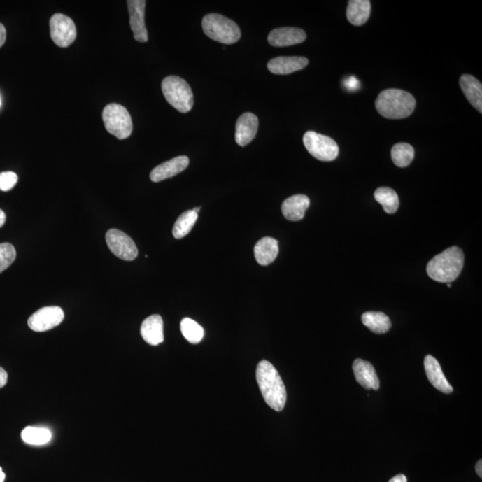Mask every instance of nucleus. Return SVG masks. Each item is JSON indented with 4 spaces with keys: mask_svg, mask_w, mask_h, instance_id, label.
<instances>
[{
    "mask_svg": "<svg viewBox=\"0 0 482 482\" xmlns=\"http://www.w3.org/2000/svg\"><path fill=\"white\" fill-rule=\"evenodd\" d=\"M257 380L265 402L277 412L285 406L287 392L283 378L273 364L261 361L257 368Z\"/></svg>",
    "mask_w": 482,
    "mask_h": 482,
    "instance_id": "obj_1",
    "label": "nucleus"
},
{
    "mask_svg": "<svg viewBox=\"0 0 482 482\" xmlns=\"http://www.w3.org/2000/svg\"><path fill=\"white\" fill-rule=\"evenodd\" d=\"M464 264L465 255L462 249L454 246L433 257L427 264L426 271L430 279L451 283L458 279Z\"/></svg>",
    "mask_w": 482,
    "mask_h": 482,
    "instance_id": "obj_2",
    "label": "nucleus"
},
{
    "mask_svg": "<svg viewBox=\"0 0 482 482\" xmlns=\"http://www.w3.org/2000/svg\"><path fill=\"white\" fill-rule=\"evenodd\" d=\"M415 97L402 90L388 89L378 96L375 106L378 114L388 119H404L415 111Z\"/></svg>",
    "mask_w": 482,
    "mask_h": 482,
    "instance_id": "obj_3",
    "label": "nucleus"
},
{
    "mask_svg": "<svg viewBox=\"0 0 482 482\" xmlns=\"http://www.w3.org/2000/svg\"><path fill=\"white\" fill-rule=\"evenodd\" d=\"M202 28L206 36L222 44H234L241 37L238 24L219 14L206 15L202 20Z\"/></svg>",
    "mask_w": 482,
    "mask_h": 482,
    "instance_id": "obj_4",
    "label": "nucleus"
},
{
    "mask_svg": "<svg viewBox=\"0 0 482 482\" xmlns=\"http://www.w3.org/2000/svg\"><path fill=\"white\" fill-rule=\"evenodd\" d=\"M162 92L167 102L180 113L190 112L193 108V93L185 80L178 76H168L162 82Z\"/></svg>",
    "mask_w": 482,
    "mask_h": 482,
    "instance_id": "obj_5",
    "label": "nucleus"
},
{
    "mask_svg": "<svg viewBox=\"0 0 482 482\" xmlns=\"http://www.w3.org/2000/svg\"><path fill=\"white\" fill-rule=\"evenodd\" d=\"M103 122L106 131L115 136L118 140H125L130 137L134 125L128 110L116 103H111L103 109Z\"/></svg>",
    "mask_w": 482,
    "mask_h": 482,
    "instance_id": "obj_6",
    "label": "nucleus"
},
{
    "mask_svg": "<svg viewBox=\"0 0 482 482\" xmlns=\"http://www.w3.org/2000/svg\"><path fill=\"white\" fill-rule=\"evenodd\" d=\"M303 142L306 150L320 161L331 162L339 156L338 144L328 136L309 131L304 135Z\"/></svg>",
    "mask_w": 482,
    "mask_h": 482,
    "instance_id": "obj_7",
    "label": "nucleus"
},
{
    "mask_svg": "<svg viewBox=\"0 0 482 482\" xmlns=\"http://www.w3.org/2000/svg\"><path fill=\"white\" fill-rule=\"evenodd\" d=\"M50 36L55 44L60 48L72 45L77 37L74 22L66 15L55 14L50 21Z\"/></svg>",
    "mask_w": 482,
    "mask_h": 482,
    "instance_id": "obj_8",
    "label": "nucleus"
},
{
    "mask_svg": "<svg viewBox=\"0 0 482 482\" xmlns=\"http://www.w3.org/2000/svg\"><path fill=\"white\" fill-rule=\"evenodd\" d=\"M106 241L110 251L121 260L132 261L138 257L135 242L125 232L118 229H109L106 234Z\"/></svg>",
    "mask_w": 482,
    "mask_h": 482,
    "instance_id": "obj_9",
    "label": "nucleus"
},
{
    "mask_svg": "<svg viewBox=\"0 0 482 482\" xmlns=\"http://www.w3.org/2000/svg\"><path fill=\"white\" fill-rule=\"evenodd\" d=\"M64 318V313L61 307L45 306L29 318L28 326L34 332H47L59 325Z\"/></svg>",
    "mask_w": 482,
    "mask_h": 482,
    "instance_id": "obj_10",
    "label": "nucleus"
},
{
    "mask_svg": "<svg viewBox=\"0 0 482 482\" xmlns=\"http://www.w3.org/2000/svg\"><path fill=\"white\" fill-rule=\"evenodd\" d=\"M130 27L136 41L145 43L148 41V34L145 24V0H128Z\"/></svg>",
    "mask_w": 482,
    "mask_h": 482,
    "instance_id": "obj_11",
    "label": "nucleus"
},
{
    "mask_svg": "<svg viewBox=\"0 0 482 482\" xmlns=\"http://www.w3.org/2000/svg\"><path fill=\"white\" fill-rule=\"evenodd\" d=\"M306 34L302 29L295 27L277 28L268 35V42L274 47H290L305 41Z\"/></svg>",
    "mask_w": 482,
    "mask_h": 482,
    "instance_id": "obj_12",
    "label": "nucleus"
},
{
    "mask_svg": "<svg viewBox=\"0 0 482 482\" xmlns=\"http://www.w3.org/2000/svg\"><path fill=\"white\" fill-rule=\"evenodd\" d=\"M258 129L257 116L252 113H245L239 116L236 122L235 141L241 147H245L254 140Z\"/></svg>",
    "mask_w": 482,
    "mask_h": 482,
    "instance_id": "obj_13",
    "label": "nucleus"
},
{
    "mask_svg": "<svg viewBox=\"0 0 482 482\" xmlns=\"http://www.w3.org/2000/svg\"><path fill=\"white\" fill-rule=\"evenodd\" d=\"M190 160L186 156H180L173 158L169 161L155 167L150 173V180L153 183H160L162 180L169 179L182 173L189 166Z\"/></svg>",
    "mask_w": 482,
    "mask_h": 482,
    "instance_id": "obj_14",
    "label": "nucleus"
},
{
    "mask_svg": "<svg viewBox=\"0 0 482 482\" xmlns=\"http://www.w3.org/2000/svg\"><path fill=\"white\" fill-rule=\"evenodd\" d=\"M309 63V59L303 57H279L270 60L267 68L271 73L286 76L304 69Z\"/></svg>",
    "mask_w": 482,
    "mask_h": 482,
    "instance_id": "obj_15",
    "label": "nucleus"
},
{
    "mask_svg": "<svg viewBox=\"0 0 482 482\" xmlns=\"http://www.w3.org/2000/svg\"><path fill=\"white\" fill-rule=\"evenodd\" d=\"M355 380L362 387L367 390H378L380 389V381L373 364L363 359H357L353 364Z\"/></svg>",
    "mask_w": 482,
    "mask_h": 482,
    "instance_id": "obj_16",
    "label": "nucleus"
},
{
    "mask_svg": "<svg viewBox=\"0 0 482 482\" xmlns=\"http://www.w3.org/2000/svg\"><path fill=\"white\" fill-rule=\"evenodd\" d=\"M425 369L427 377H428V380L433 385V387L445 394L453 392V388L443 374L441 364L432 355H426Z\"/></svg>",
    "mask_w": 482,
    "mask_h": 482,
    "instance_id": "obj_17",
    "label": "nucleus"
},
{
    "mask_svg": "<svg viewBox=\"0 0 482 482\" xmlns=\"http://www.w3.org/2000/svg\"><path fill=\"white\" fill-rule=\"evenodd\" d=\"M310 206V199L306 195H294L288 197L281 205V212L289 221H300L305 216Z\"/></svg>",
    "mask_w": 482,
    "mask_h": 482,
    "instance_id": "obj_18",
    "label": "nucleus"
},
{
    "mask_svg": "<svg viewBox=\"0 0 482 482\" xmlns=\"http://www.w3.org/2000/svg\"><path fill=\"white\" fill-rule=\"evenodd\" d=\"M141 333L144 341L151 346H157L164 341V322L162 317L153 315L142 322Z\"/></svg>",
    "mask_w": 482,
    "mask_h": 482,
    "instance_id": "obj_19",
    "label": "nucleus"
},
{
    "mask_svg": "<svg viewBox=\"0 0 482 482\" xmlns=\"http://www.w3.org/2000/svg\"><path fill=\"white\" fill-rule=\"evenodd\" d=\"M461 89L468 101L479 112L482 113V85L475 77L464 74L459 80Z\"/></svg>",
    "mask_w": 482,
    "mask_h": 482,
    "instance_id": "obj_20",
    "label": "nucleus"
},
{
    "mask_svg": "<svg viewBox=\"0 0 482 482\" xmlns=\"http://www.w3.org/2000/svg\"><path fill=\"white\" fill-rule=\"evenodd\" d=\"M255 260L260 265H268L276 260L279 254V245L276 239L264 237L258 241L254 248Z\"/></svg>",
    "mask_w": 482,
    "mask_h": 482,
    "instance_id": "obj_21",
    "label": "nucleus"
},
{
    "mask_svg": "<svg viewBox=\"0 0 482 482\" xmlns=\"http://www.w3.org/2000/svg\"><path fill=\"white\" fill-rule=\"evenodd\" d=\"M371 14V2L369 0H351L348 2L347 17L355 27H361L367 22Z\"/></svg>",
    "mask_w": 482,
    "mask_h": 482,
    "instance_id": "obj_22",
    "label": "nucleus"
},
{
    "mask_svg": "<svg viewBox=\"0 0 482 482\" xmlns=\"http://www.w3.org/2000/svg\"><path fill=\"white\" fill-rule=\"evenodd\" d=\"M362 322L376 334H384L391 328L390 317L381 312L364 313L362 316Z\"/></svg>",
    "mask_w": 482,
    "mask_h": 482,
    "instance_id": "obj_23",
    "label": "nucleus"
},
{
    "mask_svg": "<svg viewBox=\"0 0 482 482\" xmlns=\"http://www.w3.org/2000/svg\"><path fill=\"white\" fill-rule=\"evenodd\" d=\"M374 197L378 204L383 206L384 211L392 215L397 211L399 206V196L394 190L390 187H378L374 192Z\"/></svg>",
    "mask_w": 482,
    "mask_h": 482,
    "instance_id": "obj_24",
    "label": "nucleus"
},
{
    "mask_svg": "<svg viewBox=\"0 0 482 482\" xmlns=\"http://www.w3.org/2000/svg\"><path fill=\"white\" fill-rule=\"evenodd\" d=\"M22 439L27 444L41 446L47 444L52 439V433L47 428L29 426L22 430Z\"/></svg>",
    "mask_w": 482,
    "mask_h": 482,
    "instance_id": "obj_25",
    "label": "nucleus"
},
{
    "mask_svg": "<svg viewBox=\"0 0 482 482\" xmlns=\"http://www.w3.org/2000/svg\"><path fill=\"white\" fill-rule=\"evenodd\" d=\"M199 215L193 210H187L180 215L174 223L173 229V237L180 239L185 237L192 231L193 226L195 225Z\"/></svg>",
    "mask_w": 482,
    "mask_h": 482,
    "instance_id": "obj_26",
    "label": "nucleus"
},
{
    "mask_svg": "<svg viewBox=\"0 0 482 482\" xmlns=\"http://www.w3.org/2000/svg\"><path fill=\"white\" fill-rule=\"evenodd\" d=\"M415 157V150L410 144L397 143L391 148V158L397 166H409Z\"/></svg>",
    "mask_w": 482,
    "mask_h": 482,
    "instance_id": "obj_27",
    "label": "nucleus"
},
{
    "mask_svg": "<svg viewBox=\"0 0 482 482\" xmlns=\"http://www.w3.org/2000/svg\"><path fill=\"white\" fill-rule=\"evenodd\" d=\"M180 331L183 337L192 344H197L201 341L205 334L202 327L190 318L183 319L180 322Z\"/></svg>",
    "mask_w": 482,
    "mask_h": 482,
    "instance_id": "obj_28",
    "label": "nucleus"
},
{
    "mask_svg": "<svg viewBox=\"0 0 482 482\" xmlns=\"http://www.w3.org/2000/svg\"><path fill=\"white\" fill-rule=\"evenodd\" d=\"M16 251L14 246L10 243L0 244V274L14 263Z\"/></svg>",
    "mask_w": 482,
    "mask_h": 482,
    "instance_id": "obj_29",
    "label": "nucleus"
},
{
    "mask_svg": "<svg viewBox=\"0 0 482 482\" xmlns=\"http://www.w3.org/2000/svg\"><path fill=\"white\" fill-rule=\"evenodd\" d=\"M17 182L18 176L14 171H4L0 173V190L2 192L12 190Z\"/></svg>",
    "mask_w": 482,
    "mask_h": 482,
    "instance_id": "obj_30",
    "label": "nucleus"
},
{
    "mask_svg": "<svg viewBox=\"0 0 482 482\" xmlns=\"http://www.w3.org/2000/svg\"><path fill=\"white\" fill-rule=\"evenodd\" d=\"M8 373H6L4 369L0 367V389L6 386V383H8Z\"/></svg>",
    "mask_w": 482,
    "mask_h": 482,
    "instance_id": "obj_31",
    "label": "nucleus"
},
{
    "mask_svg": "<svg viewBox=\"0 0 482 482\" xmlns=\"http://www.w3.org/2000/svg\"><path fill=\"white\" fill-rule=\"evenodd\" d=\"M6 38V31L4 25L0 24V48L4 45Z\"/></svg>",
    "mask_w": 482,
    "mask_h": 482,
    "instance_id": "obj_32",
    "label": "nucleus"
},
{
    "mask_svg": "<svg viewBox=\"0 0 482 482\" xmlns=\"http://www.w3.org/2000/svg\"><path fill=\"white\" fill-rule=\"evenodd\" d=\"M389 482H407V479L404 474H397L391 478Z\"/></svg>",
    "mask_w": 482,
    "mask_h": 482,
    "instance_id": "obj_33",
    "label": "nucleus"
},
{
    "mask_svg": "<svg viewBox=\"0 0 482 482\" xmlns=\"http://www.w3.org/2000/svg\"><path fill=\"white\" fill-rule=\"evenodd\" d=\"M475 470H476L477 474L481 478L482 477V461L480 460L477 462L476 467H475Z\"/></svg>",
    "mask_w": 482,
    "mask_h": 482,
    "instance_id": "obj_34",
    "label": "nucleus"
},
{
    "mask_svg": "<svg viewBox=\"0 0 482 482\" xmlns=\"http://www.w3.org/2000/svg\"><path fill=\"white\" fill-rule=\"evenodd\" d=\"M6 222V213L0 209V228L5 225Z\"/></svg>",
    "mask_w": 482,
    "mask_h": 482,
    "instance_id": "obj_35",
    "label": "nucleus"
},
{
    "mask_svg": "<svg viewBox=\"0 0 482 482\" xmlns=\"http://www.w3.org/2000/svg\"><path fill=\"white\" fill-rule=\"evenodd\" d=\"M6 479L5 472H3V469L0 467V482H4Z\"/></svg>",
    "mask_w": 482,
    "mask_h": 482,
    "instance_id": "obj_36",
    "label": "nucleus"
},
{
    "mask_svg": "<svg viewBox=\"0 0 482 482\" xmlns=\"http://www.w3.org/2000/svg\"><path fill=\"white\" fill-rule=\"evenodd\" d=\"M193 211L197 213L200 211V208H195L193 209Z\"/></svg>",
    "mask_w": 482,
    "mask_h": 482,
    "instance_id": "obj_37",
    "label": "nucleus"
},
{
    "mask_svg": "<svg viewBox=\"0 0 482 482\" xmlns=\"http://www.w3.org/2000/svg\"><path fill=\"white\" fill-rule=\"evenodd\" d=\"M446 286H448V288H451V287H452V284H451V283H448V284H446Z\"/></svg>",
    "mask_w": 482,
    "mask_h": 482,
    "instance_id": "obj_38",
    "label": "nucleus"
},
{
    "mask_svg": "<svg viewBox=\"0 0 482 482\" xmlns=\"http://www.w3.org/2000/svg\"><path fill=\"white\" fill-rule=\"evenodd\" d=\"M0 106H1V99H0Z\"/></svg>",
    "mask_w": 482,
    "mask_h": 482,
    "instance_id": "obj_39",
    "label": "nucleus"
}]
</instances>
